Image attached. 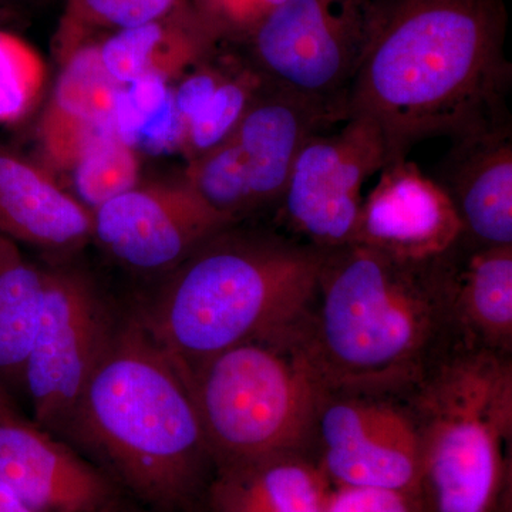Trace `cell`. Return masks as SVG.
<instances>
[{"label": "cell", "instance_id": "cell-1", "mask_svg": "<svg viewBox=\"0 0 512 512\" xmlns=\"http://www.w3.org/2000/svg\"><path fill=\"white\" fill-rule=\"evenodd\" d=\"M507 25L504 0H373L346 117L376 124L389 163L511 126Z\"/></svg>", "mask_w": 512, "mask_h": 512}, {"label": "cell", "instance_id": "cell-2", "mask_svg": "<svg viewBox=\"0 0 512 512\" xmlns=\"http://www.w3.org/2000/svg\"><path fill=\"white\" fill-rule=\"evenodd\" d=\"M457 248L429 259L360 244L326 249L302 335L330 392L403 397L460 343Z\"/></svg>", "mask_w": 512, "mask_h": 512}, {"label": "cell", "instance_id": "cell-3", "mask_svg": "<svg viewBox=\"0 0 512 512\" xmlns=\"http://www.w3.org/2000/svg\"><path fill=\"white\" fill-rule=\"evenodd\" d=\"M60 436L164 512L190 507L214 473L187 372L136 313L119 320Z\"/></svg>", "mask_w": 512, "mask_h": 512}, {"label": "cell", "instance_id": "cell-4", "mask_svg": "<svg viewBox=\"0 0 512 512\" xmlns=\"http://www.w3.org/2000/svg\"><path fill=\"white\" fill-rule=\"evenodd\" d=\"M323 256L306 242L232 225L165 275L136 316L188 373L222 350L299 325Z\"/></svg>", "mask_w": 512, "mask_h": 512}, {"label": "cell", "instance_id": "cell-5", "mask_svg": "<svg viewBox=\"0 0 512 512\" xmlns=\"http://www.w3.org/2000/svg\"><path fill=\"white\" fill-rule=\"evenodd\" d=\"M400 399L419 431L421 511L507 510L511 355L457 343Z\"/></svg>", "mask_w": 512, "mask_h": 512}, {"label": "cell", "instance_id": "cell-6", "mask_svg": "<svg viewBox=\"0 0 512 512\" xmlns=\"http://www.w3.org/2000/svg\"><path fill=\"white\" fill-rule=\"evenodd\" d=\"M214 468L311 451L330 393L302 335V322L202 360L187 373Z\"/></svg>", "mask_w": 512, "mask_h": 512}, {"label": "cell", "instance_id": "cell-7", "mask_svg": "<svg viewBox=\"0 0 512 512\" xmlns=\"http://www.w3.org/2000/svg\"><path fill=\"white\" fill-rule=\"evenodd\" d=\"M372 3L285 0L242 40L248 60L274 86L346 113Z\"/></svg>", "mask_w": 512, "mask_h": 512}, {"label": "cell", "instance_id": "cell-8", "mask_svg": "<svg viewBox=\"0 0 512 512\" xmlns=\"http://www.w3.org/2000/svg\"><path fill=\"white\" fill-rule=\"evenodd\" d=\"M119 320L84 272L47 268L45 305L22 380L33 421L42 429L62 434Z\"/></svg>", "mask_w": 512, "mask_h": 512}, {"label": "cell", "instance_id": "cell-9", "mask_svg": "<svg viewBox=\"0 0 512 512\" xmlns=\"http://www.w3.org/2000/svg\"><path fill=\"white\" fill-rule=\"evenodd\" d=\"M345 123L338 133L305 141L278 202L288 228L323 251L353 244L362 185L389 164L373 121L350 117Z\"/></svg>", "mask_w": 512, "mask_h": 512}, {"label": "cell", "instance_id": "cell-10", "mask_svg": "<svg viewBox=\"0 0 512 512\" xmlns=\"http://www.w3.org/2000/svg\"><path fill=\"white\" fill-rule=\"evenodd\" d=\"M399 397L330 392L319 410L312 453L333 487L416 495L420 437Z\"/></svg>", "mask_w": 512, "mask_h": 512}, {"label": "cell", "instance_id": "cell-11", "mask_svg": "<svg viewBox=\"0 0 512 512\" xmlns=\"http://www.w3.org/2000/svg\"><path fill=\"white\" fill-rule=\"evenodd\" d=\"M235 222L185 180L137 185L93 211V239L130 271L167 275Z\"/></svg>", "mask_w": 512, "mask_h": 512}, {"label": "cell", "instance_id": "cell-12", "mask_svg": "<svg viewBox=\"0 0 512 512\" xmlns=\"http://www.w3.org/2000/svg\"><path fill=\"white\" fill-rule=\"evenodd\" d=\"M0 483L36 512L114 510L117 485L92 461L26 420L0 410Z\"/></svg>", "mask_w": 512, "mask_h": 512}, {"label": "cell", "instance_id": "cell-13", "mask_svg": "<svg viewBox=\"0 0 512 512\" xmlns=\"http://www.w3.org/2000/svg\"><path fill=\"white\" fill-rule=\"evenodd\" d=\"M463 237L456 208L419 165L392 161L363 198L353 244L403 259L446 254Z\"/></svg>", "mask_w": 512, "mask_h": 512}, {"label": "cell", "instance_id": "cell-14", "mask_svg": "<svg viewBox=\"0 0 512 512\" xmlns=\"http://www.w3.org/2000/svg\"><path fill=\"white\" fill-rule=\"evenodd\" d=\"M338 121H346L339 107L274 84L266 87L229 136L244 168L252 211L278 204L305 141Z\"/></svg>", "mask_w": 512, "mask_h": 512}, {"label": "cell", "instance_id": "cell-15", "mask_svg": "<svg viewBox=\"0 0 512 512\" xmlns=\"http://www.w3.org/2000/svg\"><path fill=\"white\" fill-rule=\"evenodd\" d=\"M437 183L476 245H512V128L453 143Z\"/></svg>", "mask_w": 512, "mask_h": 512}, {"label": "cell", "instance_id": "cell-16", "mask_svg": "<svg viewBox=\"0 0 512 512\" xmlns=\"http://www.w3.org/2000/svg\"><path fill=\"white\" fill-rule=\"evenodd\" d=\"M0 234L72 254L93 239V212L42 167L0 146Z\"/></svg>", "mask_w": 512, "mask_h": 512}, {"label": "cell", "instance_id": "cell-17", "mask_svg": "<svg viewBox=\"0 0 512 512\" xmlns=\"http://www.w3.org/2000/svg\"><path fill=\"white\" fill-rule=\"evenodd\" d=\"M333 485L311 451H281L214 468L208 512H325Z\"/></svg>", "mask_w": 512, "mask_h": 512}, {"label": "cell", "instance_id": "cell-18", "mask_svg": "<svg viewBox=\"0 0 512 512\" xmlns=\"http://www.w3.org/2000/svg\"><path fill=\"white\" fill-rule=\"evenodd\" d=\"M460 343L511 355L512 245H476L461 237L451 286Z\"/></svg>", "mask_w": 512, "mask_h": 512}, {"label": "cell", "instance_id": "cell-19", "mask_svg": "<svg viewBox=\"0 0 512 512\" xmlns=\"http://www.w3.org/2000/svg\"><path fill=\"white\" fill-rule=\"evenodd\" d=\"M220 37L188 0L156 20L117 30L99 43L104 69L119 84L141 76L170 82L215 50Z\"/></svg>", "mask_w": 512, "mask_h": 512}, {"label": "cell", "instance_id": "cell-20", "mask_svg": "<svg viewBox=\"0 0 512 512\" xmlns=\"http://www.w3.org/2000/svg\"><path fill=\"white\" fill-rule=\"evenodd\" d=\"M47 268L0 234V384L22 390L23 370L45 305Z\"/></svg>", "mask_w": 512, "mask_h": 512}, {"label": "cell", "instance_id": "cell-21", "mask_svg": "<svg viewBox=\"0 0 512 512\" xmlns=\"http://www.w3.org/2000/svg\"><path fill=\"white\" fill-rule=\"evenodd\" d=\"M62 72L49 106L103 130H113L121 86L104 69L99 43H77L62 52Z\"/></svg>", "mask_w": 512, "mask_h": 512}, {"label": "cell", "instance_id": "cell-22", "mask_svg": "<svg viewBox=\"0 0 512 512\" xmlns=\"http://www.w3.org/2000/svg\"><path fill=\"white\" fill-rule=\"evenodd\" d=\"M269 84L248 57L245 62L238 60L210 103L185 130L181 150L190 163L227 140Z\"/></svg>", "mask_w": 512, "mask_h": 512}, {"label": "cell", "instance_id": "cell-23", "mask_svg": "<svg viewBox=\"0 0 512 512\" xmlns=\"http://www.w3.org/2000/svg\"><path fill=\"white\" fill-rule=\"evenodd\" d=\"M72 171L74 197L93 212L137 187L140 161L133 147L114 131H106L94 138Z\"/></svg>", "mask_w": 512, "mask_h": 512}, {"label": "cell", "instance_id": "cell-24", "mask_svg": "<svg viewBox=\"0 0 512 512\" xmlns=\"http://www.w3.org/2000/svg\"><path fill=\"white\" fill-rule=\"evenodd\" d=\"M46 82L42 57L29 43L0 29V124H16L35 110Z\"/></svg>", "mask_w": 512, "mask_h": 512}, {"label": "cell", "instance_id": "cell-25", "mask_svg": "<svg viewBox=\"0 0 512 512\" xmlns=\"http://www.w3.org/2000/svg\"><path fill=\"white\" fill-rule=\"evenodd\" d=\"M183 0H69L62 52L84 42L87 29H130L167 15Z\"/></svg>", "mask_w": 512, "mask_h": 512}, {"label": "cell", "instance_id": "cell-26", "mask_svg": "<svg viewBox=\"0 0 512 512\" xmlns=\"http://www.w3.org/2000/svg\"><path fill=\"white\" fill-rule=\"evenodd\" d=\"M173 101V89L163 77L141 76L123 84L114 106L113 130L128 146L147 123Z\"/></svg>", "mask_w": 512, "mask_h": 512}, {"label": "cell", "instance_id": "cell-27", "mask_svg": "<svg viewBox=\"0 0 512 512\" xmlns=\"http://www.w3.org/2000/svg\"><path fill=\"white\" fill-rule=\"evenodd\" d=\"M106 131L111 130L66 116L49 106L40 124L43 153L53 167L70 170L94 138Z\"/></svg>", "mask_w": 512, "mask_h": 512}, {"label": "cell", "instance_id": "cell-28", "mask_svg": "<svg viewBox=\"0 0 512 512\" xmlns=\"http://www.w3.org/2000/svg\"><path fill=\"white\" fill-rule=\"evenodd\" d=\"M220 39L245 40L285 0H188Z\"/></svg>", "mask_w": 512, "mask_h": 512}, {"label": "cell", "instance_id": "cell-29", "mask_svg": "<svg viewBox=\"0 0 512 512\" xmlns=\"http://www.w3.org/2000/svg\"><path fill=\"white\" fill-rule=\"evenodd\" d=\"M325 512H423L412 494L377 488L333 487Z\"/></svg>", "mask_w": 512, "mask_h": 512}, {"label": "cell", "instance_id": "cell-30", "mask_svg": "<svg viewBox=\"0 0 512 512\" xmlns=\"http://www.w3.org/2000/svg\"><path fill=\"white\" fill-rule=\"evenodd\" d=\"M0 512H36L28 507L22 500L0 483Z\"/></svg>", "mask_w": 512, "mask_h": 512}, {"label": "cell", "instance_id": "cell-31", "mask_svg": "<svg viewBox=\"0 0 512 512\" xmlns=\"http://www.w3.org/2000/svg\"><path fill=\"white\" fill-rule=\"evenodd\" d=\"M12 397L9 396L8 390L0 384V410L5 409V407L12 406Z\"/></svg>", "mask_w": 512, "mask_h": 512}, {"label": "cell", "instance_id": "cell-32", "mask_svg": "<svg viewBox=\"0 0 512 512\" xmlns=\"http://www.w3.org/2000/svg\"><path fill=\"white\" fill-rule=\"evenodd\" d=\"M106 512H116V511H114V510H111V511H106Z\"/></svg>", "mask_w": 512, "mask_h": 512}]
</instances>
